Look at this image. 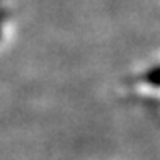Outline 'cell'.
Masks as SVG:
<instances>
[{
  "label": "cell",
  "mask_w": 160,
  "mask_h": 160,
  "mask_svg": "<svg viewBox=\"0 0 160 160\" xmlns=\"http://www.w3.org/2000/svg\"><path fill=\"white\" fill-rule=\"evenodd\" d=\"M121 90L131 102L143 106L160 118V60L128 75Z\"/></svg>",
  "instance_id": "6da1fadb"
}]
</instances>
